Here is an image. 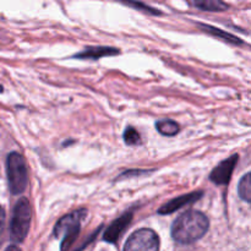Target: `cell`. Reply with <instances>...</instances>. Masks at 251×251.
<instances>
[{"mask_svg": "<svg viewBox=\"0 0 251 251\" xmlns=\"http://www.w3.org/2000/svg\"><path fill=\"white\" fill-rule=\"evenodd\" d=\"M2 91H4V88H2V86H1V85H0V93H1V92H2Z\"/></svg>", "mask_w": 251, "mask_h": 251, "instance_id": "18", "label": "cell"}, {"mask_svg": "<svg viewBox=\"0 0 251 251\" xmlns=\"http://www.w3.org/2000/svg\"><path fill=\"white\" fill-rule=\"evenodd\" d=\"M6 172L9 189L12 195H21L28 185L26 161L17 152H11L6 159Z\"/></svg>", "mask_w": 251, "mask_h": 251, "instance_id": "4", "label": "cell"}, {"mask_svg": "<svg viewBox=\"0 0 251 251\" xmlns=\"http://www.w3.org/2000/svg\"><path fill=\"white\" fill-rule=\"evenodd\" d=\"M86 210H77L64 216L54 227V235L61 239L60 249L69 250L80 234L81 222L86 217Z\"/></svg>", "mask_w": 251, "mask_h": 251, "instance_id": "2", "label": "cell"}, {"mask_svg": "<svg viewBox=\"0 0 251 251\" xmlns=\"http://www.w3.org/2000/svg\"><path fill=\"white\" fill-rule=\"evenodd\" d=\"M203 196V191H195V193H189L185 195L178 196V198L173 199V200L168 201L166 205H163L162 207H159L158 213L159 215H171V213L176 212L179 208H181L183 206L189 205V203H193L195 201L200 200Z\"/></svg>", "mask_w": 251, "mask_h": 251, "instance_id": "7", "label": "cell"}, {"mask_svg": "<svg viewBox=\"0 0 251 251\" xmlns=\"http://www.w3.org/2000/svg\"><path fill=\"white\" fill-rule=\"evenodd\" d=\"M119 49L113 48V47H107V46H96V47H87V48L83 49L82 51L77 53L76 55H74V58L76 59H90V60H97V59L104 58V56H112L119 54Z\"/></svg>", "mask_w": 251, "mask_h": 251, "instance_id": "9", "label": "cell"}, {"mask_svg": "<svg viewBox=\"0 0 251 251\" xmlns=\"http://www.w3.org/2000/svg\"><path fill=\"white\" fill-rule=\"evenodd\" d=\"M146 173L145 171H127V172H124L123 174H120V176L118 179H122V178H129V176H140V174H144Z\"/></svg>", "mask_w": 251, "mask_h": 251, "instance_id": "16", "label": "cell"}, {"mask_svg": "<svg viewBox=\"0 0 251 251\" xmlns=\"http://www.w3.org/2000/svg\"><path fill=\"white\" fill-rule=\"evenodd\" d=\"M239 156L238 154H233L229 158L225 159L221 162L210 174V180L215 183L216 185H227L229 183L230 178H232L233 171H234L235 166Z\"/></svg>", "mask_w": 251, "mask_h": 251, "instance_id": "6", "label": "cell"}, {"mask_svg": "<svg viewBox=\"0 0 251 251\" xmlns=\"http://www.w3.org/2000/svg\"><path fill=\"white\" fill-rule=\"evenodd\" d=\"M132 220V212H127L125 215L120 216L119 218L114 221L109 227L105 230L104 235H103V239L105 240L109 244H114L118 242V239L120 238V235L123 234L125 229L129 227L130 222Z\"/></svg>", "mask_w": 251, "mask_h": 251, "instance_id": "8", "label": "cell"}, {"mask_svg": "<svg viewBox=\"0 0 251 251\" xmlns=\"http://www.w3.org/2000/svg\"><path fill=\"white\" fill-rule=\"evenodd\" d=\"M5 229V211L4 208L0 206V235L2 234Z\"/></svg>", "mask_w": 251, "mask_h": 251, "instance_id": "17", "label": "cell"}, {"mask_svg": "<svg viewBox=\"0 0 251 251\" xmlns=\"http://www.w3.org/2000/svg\"><path fill=\"white\" fill-rule=\"evenodd\" d=\"M119 1L124 2V4L129 5V6H131V7H135V9L140 10V11L146 12V14H150V15H161L162 14L159 10L153 9V7L149 6V5L144 4V2L139 1V0H119Z\"/></svg>", "mask_w": 251, "mask_h": 251, "instance_id": "15", "label": "cell"}, {"mask_svg": "<svg viewBox=\"0 0 251 251\" xmlns=\"http://www.w3.org/2000/svg\"><path fill=\"white\" fill-rule=\"evenodd\" d=\"M198 26L199 28L202 29L206 33L211 34V36L213 37H217V38L222 39V41L225 42H228V43L230 44H235V46H243V44H245V42L243 41V39H240L239 37L234 36V34L232 33H228V32L226 31H222V29L217 28V27L215 26H210V25L206 24H198Z\"/></svg>", "mask_w": 251, "mask_h": 251, "instance_id": "10", "label": "cell"}, {"mask_svg": "<svg viewBox=\"0 0 251 251\" xmlns=\"http://www.w3.org/2000/svg\"><path fill=\"white\" fill-rule=\"evenodd\" d=\"M123 139H124L125 144H126L127 146H136V145L141 144V137H140L139 131L132 126H127L126 129H125Z\"/></svg>", "mask_w": 251, "mask_h": 251, "instance_id": "14", "label": "cell"}, {"mask_svg": "<svg viewBox=\"0 0 251 251\" xmlns=\"http://www.w3.org/2000/svg\"><path fill=\"white\" fill-rule=\"evenodd\" d=\"M32 210L29 201L22 198L16 202L10 223V239L14 244H21L26 239L31 227Z\"/></svg>", "mask_w": 251, "mask_h": 251, "instance_id": "3", "label": "cell"}, {"mask_svg": "<svg viewBox=\"0 0 251 251\" xmlns=\"http://www.w3.org/2000/svg\"><path fill=\"white\" fill-rule=\"evenodd\" d=\"M156 129L158 130V132L163 136H176L179 131H180V126L176 122L171 119H163L158 120L156 123Z\"/></svg>", "mask_w": 251, "mask_h": 251, "instance_id": "12", "label": "cell"}, {"mask_svg": "<svg viewBox=\"0 0 251 251\" xmlns=\"http://www.w3.org/2000/svg\"><path fill=\"white\" fill-rule=\"evenodd\" d=\"M193 4L202 11L221 12L229 9V5L223 0H193Z\"/></svg>", "mask_w": 251, "mask_h": 251, "instance_id": "11", "label": "cell"}, {"mask_svg": "<svg viewBox=\"0 0 251 251\" xmlns=\"http://www.w3.org/2000/svg\"><path fill=\"white\" fill-rule=\"evenodd\" d=\"M210 220L200 211H186L176 217L172 226V238L176 244L190 245L207 233Z\"/></svg>", "mask_w": 251, "mask_h": 251, "instance_id": "1", "label": "cell"}, {"mask_svg": "<svg viewBox=\"0 0 251 251\" xmlns=\"http://www.w3.org/2000/svg\"><path fill=\"white\" fill-rule=\"evenodd\" d=\"M238 193L242 200H244L245 202L250 203L251 202V174L247 173L239 181V185H238Z\"/></svg>", "mask_w": 251, "mask_h": 251, "instance_id": "13", "label": "cell"}, {"mask_svg": "<svg viewBox=\"0 0 251 251\" xmlns=\"http://www.w3.org/2000/svg\"><path fill=\"white\" fill-rule=\"evenodd\" d=\"M158 249L159 237L150 228L136 230L124 245V250L126 251H157Z\"/></svg>", "mask_w": 251, "mask_h": 251, "instance_id": "5", "label": "cell"}]
</instances>
